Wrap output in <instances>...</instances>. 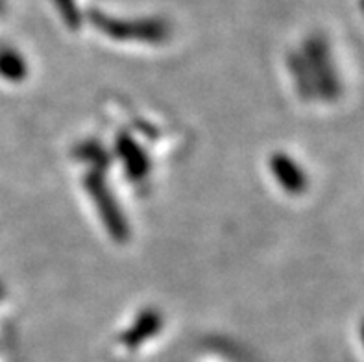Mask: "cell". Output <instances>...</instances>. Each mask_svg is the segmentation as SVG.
<instances>
[{"instance_id":"1","label":"cell","mask_w":364,"mask_h":362,"mask_svg":"<svg viewBox=\"0 0 364 362\" xmlns=\"http://www.w3.org/2000/svg\"><path fill=\"white\" fill-rule=\"evenodd\" d=\"M274 174L277 181L289 191V193H304L307 188V178L305 172L296 165L294 161L289 159L287 156H277L272 161Z\"/></svg>"},{"instance_id":"2","label":"cell","mask_w":364,"mask_h":362,"mask_svg":"<svg viewBox=\"0 0 364 362\" xmlns=\"http://www.w3.org/2000/svg\"><path fill=\"white\" fill-rule=\"evenodd\" d=\"M0 74L11 82H18L26 74L24 61L15 52L0 50Z\"/></svg>"},{"instance_id":"3","label":"cell","mask_w":364,"mask_h":362,"mask_svg":"<svg viewBox=\"0 0 364 362\" xmlns=\"http://www.w3.org/2000/svg\"><path fill=\"white\" fill-rule=\"evenodd\" d=\"M363 340H364V326H363Z\"/></svg>"}]
</instances>
